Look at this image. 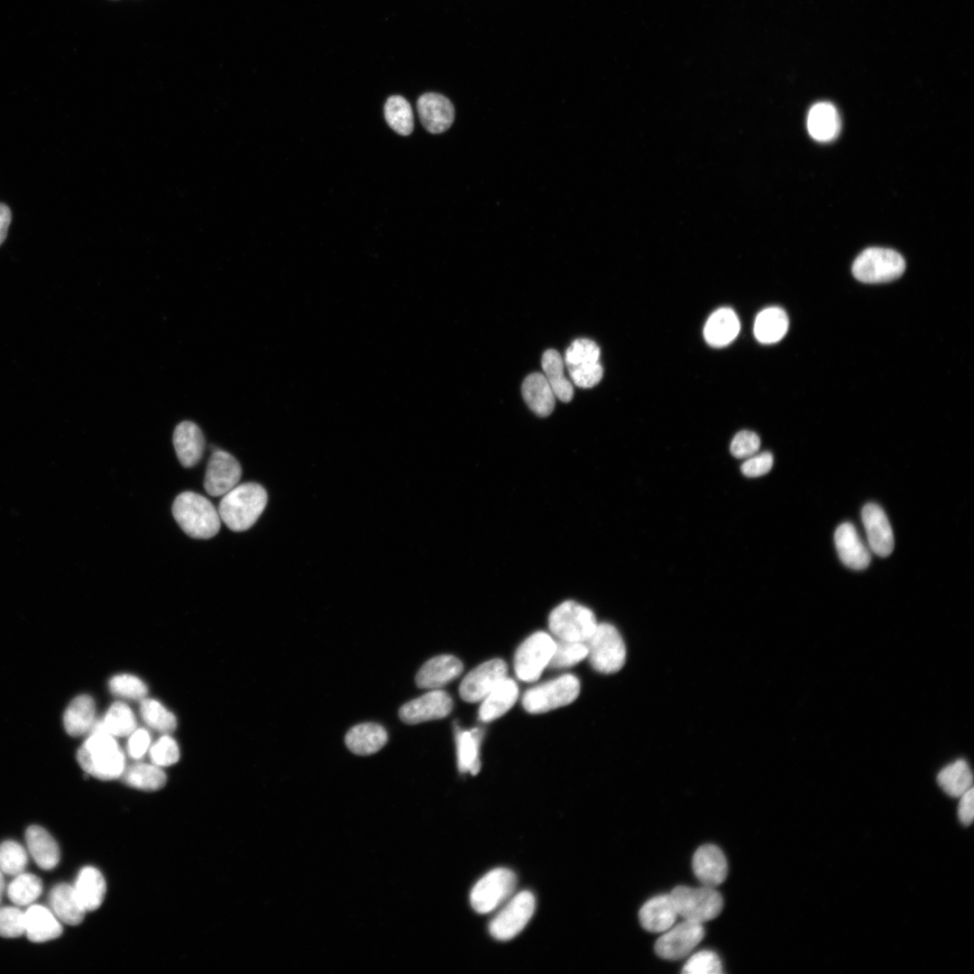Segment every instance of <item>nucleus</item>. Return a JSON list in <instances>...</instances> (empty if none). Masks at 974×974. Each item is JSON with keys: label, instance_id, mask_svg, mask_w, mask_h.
Segmentation results:
<instances>
[{"label": "nucleus", "instance_id": "f257e3e1", "mask_svg": "<svg viewBox=\"0 0 974 974\" xmlns=\"http://www.w3.org/2000/svg\"><path fill=\"white\" fill-rule=\"evenodd\" d=\"M265 489L256 482L237 484L219 502L221 520L233 531H244L257 521L267 504Z\"/></svg>", "mask_w": 974, "mask_h": 974}, {"label": "nucleus", "instance_id": "f03ea898", "mask_svg": "<svg viewBox=\"0 0 974 974\" xmlns=\"http://www.w3.org/2000/svg\"><path fill=\"white\" fill-rule=\"evenodd\" d=\"M77 759L85 772L101 780L120 777L125 768L123 750L114 736L106 732L89 733Z\"/></svg>", "mask_w": 974, "mask_h": 974}, {"label": "nucleus", "instance_id": "7ed1b4c3", "mask_svg": "<svg viewBox=\"0 0 974 974\" xmlns=\"http://www.w3.org/2000/svg\"><path fill=\"white\" fill-rule=\"evenodd\" d=\"M172 515L182 530L194 538H211L220 529L218 510L209 500L193 492H184L176 497Z\"/></svg>", "mask_w": 974, "mask_h": 974}, {"label": "nucleus", "instance_id": "20e7f679", "mask_svg": "<svg viewBox=\"0 0 974 974\" xmlns=\"http://www.w3.org/2000/svg\"><path fill=\"white\" fill-rule=\"evenodd\" d=\"M592 666L598 672H618L626 661V647L618 629L610 623L597 624L592 636L584 642Z\"/></svg>", "mask_w": 974, "mask_h": 974}, {"label": "nucleus", "instance_id": "39448f33", "mask_svg": "<svg viewBox=\"0 0 974 974\" xmlns=\"http://www.w3.org/2000/svg\"><path fill=\"white\" fill-rule=\"evenodd\" d=\"M905 270V262L897 252L888 248L869 247L852 264V274L865 283H882L898 279Z\"/></svg>", "mask_w": 974, "mask_h": 974}, {"label": "nucleus", "instance_id": "423d86ee", "mask_svg": "<svg viewBox=\"0 0 974 974\" xmlns=\"http://www.w3.org/2000/svg\"><path fill=\"white\" fill-rule=\"evenodd\" d=\"M597 624L593 612L574 601L560 603L548 617L550 631L562 640L585 642Z\"/></svg>", "mask_w": 974, "mask_h": 974}, {"label": "nucleus", "instance_id": "0eeeda50", "mask_svg": "<svg viewBox=\"0 0 974 974\" xmlns=\"http://www.w3.org/2000/svg\"><path fill=\"white\" fill-rule=\"evenodd\" d=\"M677 915L685 920L704 923L717 917L722 910L721 895L712 887H675L670 894Z\"/></svg>", "mask_w": 974, "mask_h": 974}, {"label": "nucleus", "instance_id": "6e6552de", "mask_svg": "<svg viewBox=\"0 0 974 974\" xmlns=\"http://www.w3.org/2000/svg\"><path fill=\"white\" fill-rule=\"evenodd\" d=\"M579 693L578 678L566 674L528 690L522 705L530 713H543L571 703Z\"/></svg>", "mask_w": 974, "mask_h": 974}, {"label": "nucleus", "instance_id": "1a4fd4ad", "mask_svg": "<svg viewBox=\"0 0 974 974\" xmlns=\"http://www.w3.org/2000/svg\"><path fill=\"white\" fill-rule=\"evenodd\" d=\"M517 886L515 873L505 868L489 871L474 885L471 891L470 902L479 914H488L512 896Z\"/></svg>", "mask_w": 974, "mask_h": 974}, {"label": "nucleus", "instance_id": "9d476101", "mask_svg": "<svg viewBox=\"0 0 974 974\" xmlns=\"http://www.w3.org/2000/svg\"><path fill=\"white\" fill-rule=\"evenodd\" d=\"M600 348L593 340L578 338L572 342L565 354V364L573 382L580 388H592L602 378Z\"/></svg>", "mask_w": 974, "mask_h": 974}, {"label": "nucleus", "instance_id": "9b49d317", "mask_svg": "<svg viewBox=\"0 0 974 974\" xmlns=\"http://www.w3.org/2000/svg\"><path fill=\"white\" fill-rule=\"evenodd\" d=\"M556 648L555 640L546 632L538 631L526 639L514 656V670L519 679L534 682L547 667Z\"/></svg>", "mask_w": 974, "mask_h": 974}, {"label": "nucleus", "instance_id": "f8f14e48", "mask_svg": "<svg viewBox=\"0 0 974 974\" xmlns=\"http://www.w3.org/2000/svg\"><path fill=\"white\" fill-rule=\"evenodd\" d=\"M535 908L536 899L531 892L524 890L516 894L491 921V935L499 941L513 939L528 924Z\"/></svg>", "mask_w": 974, "mask_h": 974}, {"label": "nucleus", "instance_id": "ddd939ff", "mask_svg": "<svg viewBox=\"0 0 974 974\" xmlns=\"http://www.w3.org/2000/svg\"><path fill=\"white\" fill-rule=\"evenodd\" d=\"M508 666L500 658L488 660L473 670L463 679L459 686L461 698L468 703L482 701L483 698L507 677Z\"/></svg>", "mask_w": 974, "mask_h": 974}, {"label": "nucleus", "instance_id": "4468645a", "mask_svg": "<svg viewBox=\"0 0 974 974\" xmlns=\"http://www.w3.org/2000/svg\"><path fill=\"white\" fill-rule=\"evenodd\" d=\"M704 929L700 923L685 920L669 928L655 944L656 953L662 959L680 960L687 956L703 940Z\"/></svg>", "mask_w": 974, "mask_h": 974}, {"label": "nucleus", "instance_id": "2eb2a0df", "mask_svg": "<svg viewBox=\"0 0 974 974\" xmlns=\"http://www.w3.org/2000/svg\"><path fill=\"white\" fill-rule=\"evenodd\" d=\"M241 476L239 462L229 453L216 449L207 462L204 487L210 496H223L238 484Z\"/></svg>", "mask_w": 974, "mask_h": 974}, {"label": "nucleus", "instance_id": "dca6fc26", "mask_svg": "<svg viewBox=\"0 0 974 974\" xmlns=\"http://www.w3.org/2000/svg\"><path fill=\"white\" fill-rule=\"evenodd\" d=\"M453 700L446 691L432 689L403 704L399 716L405 723L417 724L445 718L453 710Z\"/></svg>", "mask_w": 974, "mask_h": 974}, {"label": "nucleus", "instance_id": "f3484780", "mask_svg": "<svg viewBox=\"0 0 974 974\" xmlns=\"http://www.w3.org/2000/svg\"><path fill=\"white\" fill-rule=\"evenodd\" d=\"M861 519L870 549L879 556H889L894 549V535L882 508L876 503L866 504L861 510Z\"/></svg>", "mask_w": 974, "mask_h": 974}, {"label": "nucleus", "instance_id": "a211bd4d", "mask_svg": "<svg viewBox=\"0 0 974 974\" xmlns=\"http://www.w3.org/2000/svg\"><path fill=\"white\" fill-rule=\"evenodd\" d=\"M417 109L423 126L431 133L446 131L454 122V106L450 100L441 94H423L418 99Z\"/></svg>", "mask_w": 974, "mask_h": 974}, {"label": "nucleus", "instance_id": "6ab92c4d", "mask_svg": "<svg viewBox=\"0 0 974 974\" xmlns=\"http://www.w3.org/2000/svg\"><path fill=\"white\" fill-rule=\"evenodd\" d=\"M693 870L703 886L714 887L725 880L728 864L718 846L704 844L700 846L693 856Z\"/></svg>", "mask_w": 974, "mask_h": 974}, {"label": "nucleus", "instance_id": "aec40b11", "mask_svg": "<svg viewBox=\"0 0 974 974\" xmlns=\"http://www.w3.org/2000/svg\"><path fill=\"white\" fill-rule=\"evenodd\" d=\"M464 669L462 662L451 655H441L427 660L416 675L419 688L439 689L458 677Z\"/></svg>", "mask_w": 974, "mask_h": 974}, {"label": "nucleus", "instance_id": "412c9836", "mask_svg": "<svg viewBox=\"0 0 974 974\" xmlns=\"http://www.w3.org/2000/svg\"><path fill=\"white\" fill-rule=\"evenodd\" d=\"M834 543L842 563L854 570H862L870 563V554L851 523L841 524L834 533Z\"/></svg>", "mask_w": 974, "mask_h": 974}, {"label": "nucleus", "instance_id": "4be33fe9", "mask_svg": "<svg viewBox=\"0 0 974 974\" xmlns=\"http://www.w3.org/2000/svg\"><path fill=\"white\" fill-rule=\"evenodd\" d=\"M173 446L180 464L184 467H192L202 457L205 437L197 424L185 420L175 427Z\"/></svg>", "mask_w": 974, "mask_h": 974}, {"label": "nucleus", "instance_id": "5701e85b", "mask_svg": "<svg viewBox=\"0 0 974 974\" xmlns=\"http://www.w3.org/2000/svg\"><path fill=\"white\" fill-rule=\"evenodd\" d=\"M24 934L32 942H45L62 933L61 922L51 908L41 905H30L24 911Z\"/></svg>", "mask_w": 974, "mask_h": 974}, {"label": "nucleus", "instance_id": "b1692460", "mask_svg": "<svg viewBox=\"0 0 974 974\" xmlns=\"http://www.w3.org/2000/svg\"><path fill=\"white\" fill-rule=\"evenodd\" d=\"M677 912L670 895H660L647 901L639 912L641 926L652 933H660L672 927Z\"/></svg>", "mask_w": 974, "mask_h": 974}, {"label": "nucleus", "instance_id": "393cba45", "mask_svg": "<svg viewBox=\"0 0 974 974\" xmlns=\"http://www.w3.org/2000/svg\"><path fill=\"white\" fill-rule=\"evenodd\" d=\"M807 129L817 142L834 140L841 131V118L836 107L829 102L814 104L808 112Z\"/></svg>", "mask_w": 974, "mask_h": 974}, {"label": "nucleus", "instance_id": "a878e982", "mask_svg": "<svg viewBox=\"0 0 974 974\" xmlns=\"http://www.w3.org/2000/svg\"><path fill=\"white\" fill-rule=\"evenodd\" d=\"M519 688L516 682L506 677L482 700L478 717L482 721H491L505 714L516 703Z\"/></svg>", "mask_w": 974, "mask_h": 974}, {"label": "nucleus", "instance_id": "bb28decb", "mask_svg": "<svg viewBox=\"0 0 974 974\" xmlns=\"http://www.w3.org/2000/svg\"><path fill=\"white\" fill-rule=\"evenodd\" d=\"M388 733L380 724L374 722L360 723L351 728L345 735V745L354 754L372 755L379 751L387 742Z\"/></svg>", "mask_w": 974, "mask_h": 974}, {"label": "nucleus", "instance_id": "cd10ccee", "mask_svg": "<svg viewBox=\"0 0 974 974\" xmlns=\"http://www.w3.org/2000/svg\"><path fill=\"white\" fill-rule=\"evenodd\" d=\"M51 910L64 923L78 925L83 921L86 910L78 901L73 886L60 883L49 894Z\"/></svg>", "mask_w": 974, "mask_h": 974}, {"label": "nucleus", "instance_id": "c85d7f7f", "mask_svg": "<svg viewBox=\"0 0 974 974\" xmlns=\"http://www.w3.org/2000/svg\"><path fill=\"white\" fill-rule=\"evenodd\" d=\"M29 853L42 869L50 870L60 861V849L53 837L42 827L32 825L25 832Z\"/></svg>", "mask_w": 974, "mask_h": 974}, {"label": "nucleus", "instance_id": "c756f323", "mask_svg": "<svg viewBox=\"0 0 974 974\" xmlns=\"http://www.w3.org/2000/svg\"><path fill=\"white\" fill-rule=\"evenodd\" d=\"M521 391L528 408L538 417H547L554 410L556 396L544 374L528 375L522 382Z\"/></svg>", "mask_w": 974, "mask_h": 974}, {"label": "nucleus", "instance_id": "7c9ffc66", "mask_svg": "<svg viewBox=\"0 0 974 974\" xmlns=\"http://www.w3.org/2000/svg\"><path fill=\"white\" fill-rule=\"evenodd\" d=\"M73 887L86 912L96 910L102 905L106 892V880L102 873L94 867L83 868Z\"/></svg>", "mask_w": 974, "mask_h": 974}, {"label": "nucleus", "instance_id": "2f4dec72", "mask_svg": "<svg viewBox=\"0 0 974 974\" xmlns=\"http://www.w3.org/2000/svg\"><path fill=\"white\" fill-rule=\"evenodd\" d=\"M739 331L740 321L735 312L729 308H721L708 318L703 335L709 345L720 347L730 344Z\"/></svg>", "mask_w": 974, "mask_h": 974}, {"label": "nucleus", "instance_id": "473e14b6", "mask_svg": "<svg viewBox=\"0 0 974 974\" xmlns=\"http://www.w3.org/2000/svg\"><path fill=\"white\" fill-rule=\"evenodd\" d=\"M135 727V717L130 707L122 702H115L102 719L95 720L89 733L106 732L112 736L124 737L131 735Z\"/></svg>", "mask_w": 974, "mask_h": 974}, {"label": "nucleus", "instance_id": "72a5a7b5", "mask_svg": "<svg viewBox=\"0 0 974 974\" xmlns=\"http://www.w3.org/2000/svg\"><path fill=\"white\" fill-rule=\"evenodd\" d=\"M95 721V703L92 697L82 694L73 699L67 707L63 723L66 731L74 737L89 731Z\"/></svg>", "mask_w": 974, "mask_h": 974}, {"label": "nucleus", "instance_id": "f704fd0d", "mask_svg": "<svg viewBox=\"0 0 974 974\" xmlns=\"http://www.w3.org/2000/svg\"><path fill=\"white\" fill-rule=\"evenodd\" d=\"M788 317L784 309L770 307L763 309L756 317L754 334L762 344H774L780 341L787 332Z\"/></svg>", "mask_w": 974, "mask_h": 974}, {"label": "nucleus", "instance_id": "c9c22d12", "mask_svg": "<svg viewBox=\"0 0 974 974\" xmlns=\"http://www.w3.org/2000/svg\"><path fill=\"white\" fill-rule=\"evenodd\" d=\"M455 729L458 769L462 773L476 775L481 768L479 748L482 731L477 728L462 730L456 726Z\"/></svg>", "mask_w": 974, "mask_h": 974}, {"label": "nucleus", "instance_id": "e433bc0d", "mask_svg": "<svg viewBox=\"0 0 974 974\" xmlns=\"http://www.w3.org/2000/svg\"><path fill=\"white\" fill-rule=\"evenodd\" d=\"M541 364L555 396L563 402H569L574 396V388L565 376V363L560 354L554 349L547 350L542 355Z\"/></svg>", "mask_w": 974, "mask_h": 974}, {"label": "nucleus", "instance_id": "4c0bfd02", "mask_svg": "<svg viewBox=\"0 0 974 974\" xmlns=\"http://www.w3.org/2000/svg\"><path fill=\"white\" fill-rule=\"evenodd\" d=\"M120 777L127 786L142 791H157L166 783L164 771L154 764L132 765L124 768Z\"/></svg>", "mask_w": 974, "mask_h": 974}, {"label": "nucleus", "instance_id": "58836bf2", "mask_svg": "<svg viewBox=\"0 0 974 974\" xmlns=\"http://www.w3.org/2000/svg\"><path fill=\"white\" fill-rule=\"evenodd\" d=\"M972 773L966 760L957 759L944 767L937 776L940 787L950 796L960 797L972 787Z\"/></svg>", "mask_w": 974, "mask_h": 974}, {"label": "nucleus", "instance_id": "ea45409f", "mask_svg": "<svg viewBox=\"0 0 974 974\" xmlns=\"http://www.w3.org/2000/svg\"><path fill=\"white\" fill-rule=\"evenodd\" d=\"M384 116L390 127L400 135H409L414 128L413 112L401 96H390L384 105Z\"/></svg>", "mask_w": 974, "mask_h": 974}, {"label": "nucleus", "instance_id": "a19ab883", "mask_svg": "<svg viewBox=\"0 0 974 974\" xmlns=\"http://www.w3.org/2000/svg\"><path fill=\"white\" fill-rule=\"evenodd\" d=\"M42 883L37 876L24 871L14 876L7 887L9 899L17 906L32 905L41 894Z\"/></svg>", "mask_w": 974, "mask_h": 974}, {"label": "nucleus", "instance_id": "79ce46f5", "mask_svg": "<svg viewBox=\"0 0 974 974\" xmlns=\"http://www.w3.org/2000/svg\"><path fill=\"white\" fill-rule=\"evenodd\" d=\"M140 712L144 722L159 732L168 734L177 727L175 715L153 699H142Z\"/></svg>", "mask_w": 974, "mask_h": 974}, {"label": "nucleus", "instance_id": "37998d69", "mask_svg": "<svg viewBox=\"0 0 974 974\" xmlns=\"http://www.w3.org/2000/svg\"><path fill=\"white\" fill-rule=\"evenodd\" d=\"M555 642L556 648L547 666L549 668L569 667L587 657L588 650L584 642L562 639Z\"/></svg>", "mask_w": 974, "mask_h": 974}, {"label": "nucleus", "instance_id": "c03bdc74", "mask_svg": "<svg viewBox=\"0 0 974 974\" xmlns=\"http://www.w3.org/2000/svg\"><path fill=\"white\" fill-rule=\"evenodd\" d=\"M28 854L23 846L14 841L0 843V870L6 875L16 876L24 871Z\"/></svg>", "mask_w": 974, "mask_h": 974}, {"label": "nucleus", "instance_id": "a18cd8bd", "mask_svg": "<svg viewBox=\"0 0 974 974\" xmlns=\"http://www.w3.org/2000/svg\"><path fill=\"white\" fill-rule=\"evenodd\" d=\"M109 689L116 696L132 700H142L148 692L147 685L140 678L127 674L111 678Z\"/></svg>", "mask_w": 974, "mask_h": 974}, {"label": "nucleus", "instance_id": "49530a36", "mask_svg": "<svg viewBox=\"0 0 974 974\" xmlns=\"http://www.w3.org/2000/svg\"><path fill=\"white\" fill-rule=\"evenodd\" d=\"M685 974H717L722 972L721 960L712 951H701L694 954L685 964Z\"/></svg>", "mask_w": 974, "mask_h": 974}, {"label": "nucleus", "instance_id": "de8ad7c7", "mask_svg": "<svg viewBox=\"0 0 974 974\" xmlns=\"http://www.w3.org/2000/svg\"><path fill=\"white\" fill-rule=\"evenodd\" d=\"M24 912L17 906L0 907V936L17 938L24 934Z\"/></svg>", "mask_w": 974, "mask_h": 974}, {"label": "nucleus", "instance_id": "09e8293b", "mask_svg": "<svg viewBox=\"0 0 974 974\" xmlns=\"http://www.w3.org/2000/svg\"><path fill=\"white\" fill-rule=\"evenodd\" d=\"M150 758L152 764L159 767L175 764L179 759V749L175 740L167 734L161 737L151 747Z\"/></svg>", "mask_w": 974, "mask_h": 974}, {"label": "nucleus", "instance_id": "8fccbe9b", "mask_svg": "<svg viewBox=\"0 0 974 974\" xmlns=\"http://www.w3.org/2000/svg\"><path fill=\"white\" fill-rule=\"evenodd\" d=\"M760 446L758 436L749 430L737 433L730 443V453L737 458H748L756 454Z\"/></svg>", "mask_w": 974, "mask_h": 974}, {"label": "nucleus", "instance_id": "3c124183", "mask_svg": "<svg viewBox=\"0 0 974 974\" xmlns=\"http://www.w3.org/2000/svg\"><path fill=\"white\" fill-rule=\"evenodd\" d=\"M773 455L769 452L754 454L746 458L741 464V472L748 477H758L767 473L773 466Z\"/></svg>", "mask_w": 974, "mask_h": 974}, {"label": "nucleus", "instance_id": "603ef678", "mask_svg": "<svg viewBox=\"0 0 974 974\" xmlns=\"http://www.w3.org/2000/svg\"><path fill=\"white\" fill-rule=\"evenodd\" d=\"M150 734L146 730H134L127 743V751L133 758H141L150 745Z\"/></svg>", "mask_w": 974, "mask_h": 974}, {"label": "nucleus", "instance_id": "864d4df0", "mask_svg": "<svg viewBox=\"0 0 974 974\" xmlns=\"http://www.w3.org/2000/svg\"><path fill=\"white\" fill-rule=\"evenodd\" d=\"M973 787H970L965 793L960 796V802L958 806V816L962 824L965 826L969 825L974 817L973 807Z\"/></svg>", "mask_w": 974, "mask_h": 974}, {"label": "nucleus", "instance_id": "5fc2aeb1", "mask_svg": "<svg viewBox=\"0 0 974 974\" xmlns=\"http://www.w3.org/2000/svg\"><path fill=\"white\" fill-rule=\"evenodd\" d=\"M11 219L12 213L10 208L6 205L0 203V245L7 235Z\"/></svg>", "mask_w": 974, "mask_h": 974}, {"label": "nucleus", "instance_id": "6e6d98bb", "mask_svg": "<svg viewBox=\"0 0 974 974\" xmlns=\"http://www.w3.org/2000/svg\"><path fill=\"white\" fill-rule=\"evenodd\" d=\"M4 890H5L4 873L0 870V902H1V899H2Z\"/></svg>", "mask_w": 974, "mask_h": 974}]
</instances>
